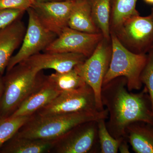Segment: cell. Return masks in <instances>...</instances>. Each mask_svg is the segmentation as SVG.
<instances>
[{"label": "cell", "instance_id": "cell-23", "mask_svg": "<svg viewBox=\"0 0 153 153\" xmlns=\"http://www.w3.org/2000/svg\"><path fill=\"white\" fill-rule=\"evenodd\" d=\"M140 79L147 89L153 110V47L147 53V60L141 74Z\"/></svg>", "mask_w": 153, "mask_h": 153}, {"label": "cell", "instance_id": "cell-22", "mask_svg": "<svg viewBox=\"0 0 153 153\" xmlns=\"http://www.w3.org/2000/svg\"><path fill=\"white\" fill-rule=\"evenodd\" d=\"M105 120L97 121L100 153H117L120 145L125 138L116 139L112 137L107 128Z\"/></svg>", "mask_w": 153, "mask_h": 153}, {"label": "cell", "instance_id": "cell-2", "mask_svg": "<svg viewBox=\"0 0 153 153\" xmlns=\"http://www.w3.org/2000/svg\"><path fill=\"white\" fill-rule=\"evenodd\" d=\"M108 117L106 108L44 116L34 114L16 134L28 138L55 140L78 125Z\"/></svg>", "mask_w": 153, "mask_h": 153}, {"label": "cell", "instance_id": "cell-26", "mask_svg": "<svg viewBox=\"0 0 153 153\" xmlns=\"http://www.w3.org/2000/svg\"><path fill=\"white\" fill-rule=\"evenodd\" d=\"M128 143V141L126 137L123 139L119 147L118 151H119L121 153H130Z\"/></svg>", "mask_w": 153, "mask_h": 153}, {"label": "cell", "instance_id": "cell-27", "mask_svg": "<svg viewBox=\"0 0 153 153\" xmlns=\"http://www.w3.org/2000/svg\"><path fill=\"white\" fill-rule=\"evenodd\" d=\"M1 75L2 74H0V98L2 95L4 88V81L1 76Z\"/></svg>", "mask_w": 153, "mask_h": 153}, {"label": "cell", "instance_id": "cell-4", "mask_svg": "<svg viewBox=\"0 0 153 153\" xmlns=\"http://www.w3.org/2000/svg\"><path fill=\"white\" fill-rule=\"evenodd\" d=\"M112 55L108 71L102 85L113 79L124 76L127 79V88L129 91L141 89L142 72L147 60V54H136L124 47L114 33L111 32Z\"/></svg>", "mask_w": 153, "mask_h": 153}, {"label": "cell", "instance_id": "cell-15", "mask_svg": "<svg viewBox=\"0 0 153 153\" xmlns=\"http://www.w3.org/2000/svg\"><path fill=\"white\" fill-rule=\"evenodd\" d=\"M126 137L136 153H153V125L138 121L129 125Z\"/></svg>", "mask_w": 153, "mask_h": 153}, {"label": "cell", "instance_id": "cell-20", "mask_svg": "<svg viewBox=\"0 0 153 153\" xmlns=\"http://www.w3.org/2000/svg\"><path fill=\"white\" fill-rule=\"evenodd\" d=\"M137 0H111V31H114L132 17L140 15L136 9Z\"/></svg>", "mask_w": 153, "mask_h": 153}, {"label": "cell", "instance_id": "cell-11", "mask_svg": "<svg viewBox=\"0 0 153 153\" xmlns=\"http://www.w3.org/2000/svg\"><path fill=\"white\" fill-rule=\"evenodd\" d=\"M74 1L63 0L36 3L32 4L31 7L42 25L58 36L68 27V19Z\"/></svg>", "mask_w": 153, "mask_h": 153}, {"label": "cell", "instance_id": "cell-21", "mask_svg": "<svg viewBox=\"0 0 153 153\" xmlns=\"http://www.w3.org/2000/svg\"><path fill=\"white\" fill-rule=\"evenodd\" d=\"M32 116L0 118V147L10 140Z\"/></svg>", "mask_w": 153, "mask_h": 153}, {"label": "cell", "instance_id": "cell-30", "mask_svg": "<svg viewBox=\"0 0 153 153\" xmlns=\"http://www.w3.org/2000/svg\"><path fill=\"white\" fill-rule=\"evenodd\" d=\"M66 1H74V0H66Z\"/></svg>", "mask_w": 153, "mask_h": 153}, {"label": "cell", "instance_id": "cell-6", "mask_svg": "<svg viewBox=\"0 0 153 153\" xmlns=\"http://www.w3.org/2000/svg\"><path fill=\"white\" fill-rule=\"evenodd\" d=\"M112 55L111 41L103 38L90 57L77 65L85 82L92 88L95 94L97 108L104 110L101 100V91L105 76L108 71Z\"/></svg>", "mask_w": 153, "mask_h": 153}, {"label": "cell", "instance_id": "cell-1", "mask_svg": "<svg viewBox=\"0 0 153 153\" xmlns=\"http://www.w3.org/2000/svg\"><path fill=\"white\" fill-rule=\"evenodd\" d=\"M125 77L119 76L102 88V103L108 113L107 128L116 139L126 138V128L132 123L153 125V110L147 89L145 87L138 93L130 92Z\"/></svg>", "mask_w": 153, "mask_h": 153}, {"label": "cell", "instance_id": "cell-14", "mask_svg": "<svg viewBox=\"0 0 153 153\" xmlns=\"http://www.w3.org/2000/svg\"><path fill=\"white\" fill-rule=\"evenodd\" d=\"M61 93L46 76L41 87L32 94L11 116L33 115L50 103Z\"/></svg>", "mask_w": 153, "mask_h": 153}, {"label": "cell", "instance_id": "cell-8", "mask_svg": "<svg viewBox=\"0 0 153 153\" xmlns=\"http://www.w3.org/2000/svg\"><path fill=\"white\" fill-rule=\"evenodd\" d=\"M98 145L97 121H91L76 126L55 140L50 153H96Z\"/></svg>", "mask_w": 153, "mask_h": 153}, {"label": "cell", "instance_id": "cell-12", "mask_svg": "<svg viewBox=\"0 0 153 153\" xmlns=\"http://www.w3.org/2000/svg\"><path fill=\"white\" fill-rule=\"evenodd\" d=\"M87 58L78 53L44 52L33 55L23 62L38 71L52 69L56 72H64L83 63Z\"/></svg>", "mask_w": 153, "mask_h": 153}, {"label": "cell", "instance_id": "cell-28", "mask_svg": "<svg viewBox=\"0 0 153 153\" xmlns=\"http://www.w3.org/2000/svg\"><path fill=\"white\" fill-rule=\"evenodd\" d=\"M32 4L36 3L54 1H60L63 0H30Z\"/></svg>", "mask_w": 153, "mask_h": 153}, {"label": "cell", "instance_id": "cell-5", "mask_svg": "<svg viewBox=\"0 0 153 153\" xmlns=\"http://www.w3.org/2000/svg\"><path fill=\"white\" fill-rule=\"evenodd\" d=\"M111 32L131 52L147 54L153 47V8L148 16L132 17Z\"/></svg>", "mask_w": 153, "mask_h": 153}, {"label": "cell", "instance_id": "cell-13", "mask_svg": "<svg viewBox=\"0 0 153 153\" xmlns=\"http://www.w3.org/2000/svg\"><path fill=\"white\" fill-rule=\"evenodd\" d=\"M26 30L20 18L0 29V74L2 75L14 51L22 44Z\"/></svg>", "mask_w": 153, "mask_h": 153}, {"label": "cell", "instance_id": "cell-16", "mask_svg": "<svg viewBox=\"0 0 153 153\" xmlns=\"http://www.w3.org/2000/svg\"><path fill=\"white\" fill-rule=\"evenodd\" d=\"M68 27L83 33H100L94 22L88 0H75L68 19Z\"/></svg>", "mask_w": 153, "mask_h": 153}, {"label": "cell", "instance_id": "cell-10", "mask_svg": "<svg viewBox=\"0 0 153 153\" xmlns=\"http://www.w3.org/2000/svg\"><path fill=\"white\" fill-rule=\"evenodd\" d=\"M101 33L91 34L67 27L44 50L50 53H75L88 57L103 38Z\"/></svg>", "mask_w": 153, "mask_h": 153}, {"label": "cell", "instance_id": "cell-7", "mask_svg": "<svg viewBox=\"0 0 153 153\" xmlns=\"http://www.w3.org/2000/svg\"><path fill=\"white\" fill-rule=\"evenodd\" d=\"M27 11L29 16L27 28L19 51L9 61L7 71L31 56L44 51L57 37L42 25L31 7Z\"/></svg>", "mask_w": 153, "mask_h": 153}, {"label": "cell", "instance_id": "cell-19", "mask_svg": "<svg viewBox=\"0 0 153 153\" xmlns=\"http://www.w3.org/2000/svg\"><path fill=\"white\" fill-rule=\"evenodd\" d=\"M77 66L66 72L55 71V73L47 76V78L61 92L83 87L87 84Z\"/></svg>", "mask_w": 153, "mask_h": 153}, {"label": "cell", "instance_id": "cell-3", "mask_svg": "<svg viewBox=\"0 0 153 153\" xmlns=\"http://www.w3.org/2000/svg\"><path fill=\"white\" fill-rule=\"evenodd\" d=\"M46 76L25 62L14 66L5 77L0 98V118L10 116L44 83Z\"/></svg>", "mask_w": 153, "mask_h": 153}, {"label": "cell", "instance_id": "cell-25", "mask_svg": "<svg viewBox=\"0 0 153 153\" xmlns=\"http://www.w3.org/2000/svg\"><path fill=\"white\" fill-rule=\"evenodd\" d=\"M32 6L30 0H0V10L18 9L26 11Z\"/></svg>", "mask_w": 153, "mask_h": 153}, {"label": "cell", "instance_id": "cell-18", "mask_svg": "<svg viewBox=\"0 0 153 153\" xmlns=\"http://www.w3.org/2000/svg\"><path fill=\"white\" fill-rule=\"evenodd\" d=\"M94 24L103 38L111 41V0H88Z\"/></svg>", "mask_w": 153, "mask_h": 153}, {"label": "cell", "instance_id": "cell-24", "mask_svg": "<svg viewBox=\"0 0 153 153\" xmlns=\"http://www.w3.org/2000/svg\"><path fill=\"white\" fill-rule=\"evenodd\" d=\"M25 12L18 9L0 10V29L7 27L20 18Z\"/></svg>", "mask_w": 153, "mask_h": 153}, {"label": "cell", "instance_id": "cell-29", "mask_svg": "<svg viewBox=\"0 0 153 153\" xmlns=\"http://www.w3.org/2000/svg\"><path fill=\"white\" fill-rule=\"evenodd\" d=\"M144 1L148 4L153 5V0H143Z\"/></svg>", "mask_w": 153, "mask_h": 153}, {"label": "cell", "instance_id": "cell-9", "mask_svg": "<svg viewBox=\"0 0 153 153\" xmlns=\"http://www.w3.org/2000/svg\"><path fill=\"white\" fill-rule=\"evenodd\" d=\"M97 110L99 111L97 108L94 92L87 84L75 90L61 92L34 114L44 116Z\"/></svg>", "mask_w": 153, "mask_h": 153}, {"label": "cell", "instance_id": "cell-17", "mask_svg": "<svg viewBox=\"0 0 153 153\" xmlns=\"http://www.w3.org/2000/svg\"><path fill=\"white\" fill-rule=\"evenodd\" d=\"M55 140L31 139L15 134L3 150L7 153H50Z\"/></svg>", "mask_w": 153, "mask_h": 153}]
</instances>
